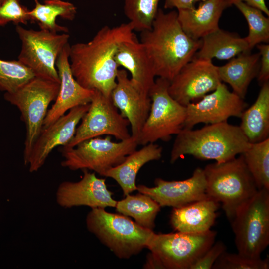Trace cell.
I'll use <instances>...</instances> for the list:
<instances>
[{
	"instance_id": "obj_28",
	"label": "cell",
	"mask_w": 269,
	"mask_h": 269,
	"mask_svg": "<svg viewBox=\"0 0 269 269\" xmlns=\"http://www.w3.org/2000/svg\"><path fill=\"white\" fill-rule=\"evenodd\" d=\"M160 206L149 196L139 193L136 195L128 194L119 201L115 208L123 215L133 218L140 226L153 230L155 220L160 210Z\"/></svg>"
},
{
	"instance_id": "obj_7",
	"label": "cell",
	"mask_w": 269,
	"mask_h": 269,
	"mask_svg": "<svg viewBox=\"0 0 269 269\" xmlns=\"http://www.w3.org/2000/svg\"><path fill=\"white\" fill-rule=\"evenodd\" d=\"M138 145L137 138L132 136L119 142L113 141L109 135L91 138L72 148H62L64 159L61 165L71 170H90L105 176L108 170L122 162Z\"/></svg>"
},
{
	"instance_id": "obj_3",
	"label": "cell",
	"mask_w": 269,
	"mask_h": 269,
	"mask_svg": "<svg viewBox=\"0 0 269 269\" xmlns=\"http://www.w3.org/2000/svg\"><path fill=\"white\" fill-rule=\"evenodd\" d=\"M176 135L170 154L171 163L185 155L222 163L243 153L251 144L240 126L227 122L197 130L183 129Z\"/></svg>"
},
{
	"instance_id": "obj_40",
	"label": "cell",
	"mask_w": 269,
	"mask_h": 269,
	"mask_svg": "<svg viewBox=\"0 0 269 269\" xmlns=\"http://www.w3.org/2000/svg\"><path fill=\"white\" fill-rule=\"evenodd\" d=\"M1 0H0V2Z\"/></svg>"
},
{
	"instance_id": "obj_9",
	"label": "cell",
	"mask_w": 269,
	"mask_h": 269,
	"mask_svg": "<svg viewBox=\"0 0 269 269\" xmlns=\"http://www.w3.org/2000/svg\"><path fill=\"white\" fill-rule=\"evenodd\" d=\"M170 82L158 77L150 89L151 107L137 138L138 145H144L158 140L168 141L172 135L177 134L183 129L186 106L170 95L168 90Z\"/></svg>"
},
{
	"instance_id": "obj_19",
	"label": "cell",
	"mask_w": 269,
	"mask_h": 269,
	"mask_svg": "<svg viewBox=\"0 0 269 269\" xmlns=\"http://www.w3.org/2000/svg\"><path fill=\"white\" fill-rule=\"evenodd\" d=\"M114 105L129 122L131 136L138 138L149 114L151 101L144 93L129 78L127 71L119 69L116 84L111 94Z\"/></svg>"
},
{
	"instance_id": "obj_16",
	"label": "cell",
	"mask_w": 269,
	"mask_h": 269,
	"mask_svg": "<svg viewBox=\"0 0 269 269\" xmlns=\"http://www.w3.org/2000/svg\"><path fill=\"white\" fill-rule=\"evenodd\" d=\"M83 171L79 181H65L59 184L55 193L57 204L65 209L81 206L91 209L115 207L117 201L107 189L105 179L98 178L95 173Z\"/></svg>"
},
{
	"instance_id": "obj_8",
	"label": "cell",
	"mask_w": 269,
	"mask_h": 269,
	"mask_svg": "<svg viewBox=\"0 0 269 269\" xmlns=\"http://www.w3.org/2000/svg\"><path fill=\"white\" fill-rule=\"evenodd\" d=\"M230 223L238 253L261 257L269 244V190H259Z\"/></svg>"
},
{
	"instance_id": "obj_10",
	"label": "cell",
	"mask_w": 269,
	"mask_h": 269,
	"mask_svg": "<svg viewBox=\"0 0 269 269\" xmlns=\"http://www.w3.org/2000/svg\"><path fill=\"white\" fill-rule=\"evenodd\" d=\"M15 30L21 43L18 60L35 76L60 82L56 61L68 43L70 35L67 33L27 29L20 25H16Z\"/></svg>"
},
{
	"instance_id": "obj_30",
	"label": "cell",
	"mask_w": 269,
	"mask_h": 269,
	"mask_svg": "<svg viewBox=\"0 0 269 269\" xmlns=\"http://www.w3.org/2000/svg\"><path fill=\"white\" fill-rule=\"evenodd\" d=\"M159 0H124V13L134 30L150 29L156 17Z\"/></svg>"
},
{
	"instance_id": "obj_24",
	"label": "cell",
	"mask_w": 269,
	"mask_h": 269,
	"mask_svg": "<svg viewBox=\"0 0 269 269\" xmlns=\"http://www.w3.org/2000/svg\"><path fill=\"white\" fill-rule=\"evenodd\" d=\"M260 62L259 53H242L226 64L217 66L220 80L229 84L233 92L244 99L249 84L258 76Z\"/></svg>"
},
{
	"instance_id": "obj_25",
	"label": "cell",
	"mask_w": 269,
	"mask_h": 269,
	"mask_svg": "<svg viewBox=\"0 0 269 269\" xmlns=\"http://www.w3.org/2000/svg\"><path fill=\"white\" fill-rule=\"evenodd\" d=\"M261 85L256 101L240 117V127L251 143L269 137V82Z\"/></svg>"
},
{
	"instance_id": "obj_37",
	"label": "cell",
	"mask_w": 269,
	"mask_h": 269,
	"mask_svg": "<svg viewBox=\"0 0 269 269\" xmlns=\"http://www.w3.org/2000/svg\"><path fill=\"white\" fill-rule=\"evenodd\" d=\"M201 0H165V9L173 8L179 9H191L195 7V4Z\"/></svg>"
},
{
	"instance_id": "obj_36",
	"label": "cell",
	"mask_w": 269,
	"mask_h": 269,
	"mask_svg": "<svg viewBox=\"0 0 269 269\" xmlns=\"http://www.w3.org/2000/svg\"><path fill=\"white\" fill-rule=\"evenodd\" d=\"M256 46L260 55L258 80L262 85L269 80V45L265 43L258 44Z\"/></svg>"
},
{
	"instance_id": "obj_27",
	"label": "cell",
	"mask_w": 269,
	"mask_h": 269,
	"mask_svg": "<svg viewBox=\"0 0 269 269\" xmlns=\"http://www.w3.org/2000/svg\"><path fill=\"white\" fill-rule=\"evenodd\" d=\"M35 6L29 10L30 21L36 22L40 29L54 33H68V29L56 23L58 17L69 21L73 20L77 8L72 3L62 0H45L41 3L34 0Z\"/></svg>"
},
{
	"instance_id": "obj_11",
	"label": "cell",
	"mask_w": 269,
	"mask_h": 269,
	"mask_svg": "<svg viewBox=\"0 0 269 269\" xmlns=\"http://www.w3.org/2000/svg\"><path fill=\"white\" fill-rule=\"evenodd\" d=\"M216 232H177L153 235L147 248L155 255L165 269H189L215 242Z\"/></svg>"
},
{
	"instance_id": "obj_35",
	"label": "cell",
	"mask_w": 269,
	"mask_h": 269,
	"mask_svg": "<svg viewBox=\"0 0 269 269\" xmlns=\"http://www.w3.org/2000/svg\"><path fill=\"white\" fill-rule=\"evenodd\" d=\"M226 250L224 243L218 241L213 244L190 267L189 269H212L216 260Z\"/></svg>"
},
{
	"instance_id": "obj_18",
	"label": "cell",
	"mask_w": 269,
	"mask_h": 269,
	"mask_svg": "<svg viewBox=\"0 0 269 269\" xmlns=\"http://www.w3.org/2000/svg\"><path fill=\"white\" fill-rule=\"evenodd\" d=\"M70 45L63 48L56 61L60 87L55 102L48 110L42 129L49 126L71 109L90 103L94 90L82 86L75 79L69 62Z\"/></svg>"
},
{
	"instance_id": "obj_20",
	"label": "cell",
	"mask_w": 269,
	"mask_h": 269,
	"mask_svg": "<svg viewBox=\"0 0 269 269\" xmlns=\"http://www.w3.org/2000/svg\"><path fill=\"white\" fill-rule=\"evenodd\" d=\"M229 6L227 0H201L197 8L178 10V20L188 36L199 40L219 28L222 12Z\"/></svg>"
},
{
	"instance_id": "obj_4",
	"label": "cell",
	"mask_w": 269,
	"mask_h": 269,
	"mask_svg": "<svg viewBox=\"0 0 269 269\" xmlns=\"http://www.w3.org/2000/svg\"><path fill=\"white\" fill-rule=\"evenodd\" d=\"M208 197L221 203L231 222L238 211L259 190L242 154L203 169Z\"/></svg>"
},
{
	"instance_id": "obj_34",
	"label": "cell",
	"mask_w": 269,
	"mask_h": 269,
	"mask_svg": "<svg viewBox=\"0 0 269 269\" xmlns=\"http://www.w3.org/2000/svg\"><path fill=\"white\" fill-rule=\"evenodd\" d=\"M29 9L20 0H1L0 2V27L9 23L15 25L27 24L30 20Z\"/></svg>"
},
{
	"instance_id": "obj_2",
	"label": "cell",
	"mask_w": 269,
	"mask_h": 269,
	"mask_svg": "<svg viewBox=\"0 0 269 269\" xmlns=\"http://www.w3.org/2000/svg\"><path fill=\"white\" fill-rule=\"evenodd\" d=\"M140 43L152 65L155 76L171 81L194 57L201 40L188 36L182 29L177 12L158 9L150 29L141 32Z\"/></svg>"
},
{
	"instance_id": "obj_32",
	"label": "cell",
	"mask_w": 269,
	"mask_h": 269,
	"mask_svg": "<svg viewBox=\"0 0 269 269\" xmlns=\"http://www.w3.org/2000/svg\"><path fill=\"white\" fill-rule=\"evenodd\" d=\"M34 76L32 71L18 60L0 59V91L14 92Z\"/></svg>"
},
{
	"instance_id": "obj_14",
	"label": "cell",
	"mask_w": 269,
	"mask_h": 269,
	"mask_svg": "<svg viewBox=\"0 0 269 269\" xmlns=\"http://www.w3.org/2000/svg\"><path fill=\"white\" fill-rule=\"evenodd\" d=\"M89 104L75 107L54 123L42 129L29 154L24 161L29 171H38L45 164L52 150L64 147L72 139L77 126L88 111Z\"/></svg>"
},
{
	"instance_id": "obj_33",
	"label": "cell",
	"mask_w": 269,
	"mask_h": 269,
	"mask_svg": "<svg viewBox=\"0 0 269 269\" xmlns=\"http://www.w3.org/2000/svg\"><path fill=\"white\" fill-rule=\"evenodd\" d=\"M268 257L253 258L239 253L223 252L213 264L212 269H268Z\"/></svg>"
},
{
	"instance_id": "obj_31",
	"label": "cell",
	"mask_w": 269,
	"mask_h": 269,
	"mask_svg": "<svg viewBox=\"0 0 269 269\" xmlns=\"http://www.w3.org/2000/svg\"><path fill=\"white\" fill-rule=\"evenodd\" d=\"M246 19L249 27V34L245 39L252 50L261 43L269 42V18L260 9L243 2L234 4Z\"/></svg>"
},
{
	"instance_id": "obj_15",
	"label": "cell",
	"mask_w": 269,
	"mask_h": 269,
	"mask_svg": "<svg viewBox=\"0 0 269 269\" xmlns=\"http://www.w3.org/2000/svg\"><path fill=\"white\" fill-rule=\"evenodd\" d=\"M247 104L221 82L210 94L196 103L186 106L183 129H191L199 123L212 124L227 122L230 117L240 118Z\"/></svg>"
},
{
	"instance_id": "obj_17",
	"label": "cell",
	"mask_w": 269,
	"mask_h": 269,
	"mask_svg": "<svg viewBox=\"0 0 269 269\" xmlns=\"http://www.w3.org/2000/svg\"><path fill=\"white\" fill-rule=\"evenodd\" d=\"M155 186H137L139 193L155 200L160 207L179 208L200 200L208 198L203 169L197 168L192 176L181 181H166L155 179Z\"/></svg>"
},
{
	"instance_id": "obj_6",
	"label": "cell",
	"mask_w": 269,
	"mask_h": 269,
	"mask_svg": "<svg viewBox=\"0 0 269 269\" xmlns=\"http://www.w3.org/2000/svg\"><path fill=\"white\" fill-rule=\"evenodd\" d=\"M59 87V82L34 76L15 91L4 93V99L19 109L25 124L24 161L42 129L48 107L55 100Z\"/></svg>"
},
{
	"instance_id": "obj_13",
	"label": "cell",
	"mask_w": 269,
	"mask_h": 269,
	"mask_svg": "<svg viewBox=\"0 0 269 269\" xmlns=\"http://www.w3.org/2000/svg\"><path fill=\"white\" fill-rule=\"evenodd\" d=\"M221 82L212 60L193 58L170 81L168 90L174 100L186 106L214 91Z\"/></svg>"
},
{
	"instance_id": "obj_26",
	"label": "cell",
	"mask_w": 269,
	"mask_h": 269,
	"mask_svg": "<svg viewBox=\"0 0 269 269\" xmlns=\"http://www.w3.org/2000/svg\"><path fill=\"white\" fill-rule=\"evenodd\" d=\"M200 40L201 46L193 58L228 60L251 51L245 37L242 38L220 28Z\"/></svg>"
},
{
	"instance_id": "obj_5",
	"label": "cell",
	"mask_w": 269,
	"mask_h": 269,
	"mask_svg": "<svg viewBox=\"0 0 269 269\" xmlns=\"http://www.w3.org/2000/svg\"><path fill=\"white\" fill-rule=\"evenodd\" d=\"M87 229L120 259H129L147 246L154 232L125 215L94 208L86 218Z\"/></svg>"
},
{
	"instance_id": "obj_1",
	"label": "cell",
	"mask_w": 269,
	"mask_h": 269,
	"mask_svg": "<svg viewBox=\"0 0 269 269\" xmlns=\"http://www.w3.org/2000/svg\"><path fill=\"white\" fill-rule=\"evenodd\" d=\"M132 25H105L88 42L70 46L69 62L72 74L83 87L111 98L116 84L119 66L116 54L124 43L136 37Z\"/></svg>"
},
{
	"instance_id": "obj_23",
	"label": "cell",
	"mask_w": 269,
	"mask_h": 269,
	"mask_svg": "<svg viewBox=\"0 0 269 269\" xmlns=\"http://www.w3.org/2000/svg\"><path fill=\"white\" fill-rule=\"evenodd\" d=\"M162 152V148L159 145L148 143L127 155L120 164L108 170L105 176L115 180L126 196L137 190L136 178L140 168L150 161L160 159Z\"/></svg>"
},
{
	"instance_id": "obj_29",
	"label": "cell",
	"mask_w": 269,
	"mask_h": 269,
	"mask_svg": "<svg viewBox=\"0 0 269 269\" xmlns=\"http://www.w3.org/2000/svg\"><path fill=\"white\" fill-rule=\"evenodd\" d=\"M259 190H269V137L251 143L242 153Z\"/></svg>"
},
{
	"instance_id": "obj_38",
	"label": "cell",
	"mask_w": 269,
	"mask_h": 269,
	"mask_svg": "<svg viewBox=\"0 0 269 269\" xmlns=\"http://www.w3.org/2000/svg\"><path fill=\"white\" fill-rule=\"evenodd\" d=\"M229 5L232 6L238 2H243L247 4L258 8L269 16V10L267 8L265 0H227Z\"/></svg>"
},
{
	"instance_id": "obj_22",
	"label": "cell",
	"mask_w": 269,
	"mask_h": 269,
	"mask_svg": "<svg viewBox=\"0 0 269 269\" xmlns=\"http://www.w3.org/2000/svg\"><path fill=\"white\" fill-rule=\"evenodd\" d=\"M219 203L208 198L173 208L170 223L177 232L200 233L210 230L217 217Z\"/></svg>"
},
{
	"instance_id": "obj_21",
	"label": "cell",
	"mask_w": 269,
	"mask_h": 269,
	"mask_svg": "<svg viewBox=\"0 0 269 269\" xmlns=\"http://www.w3.org/2000/svg\"><path fill=\"white\" fill-rule=\"evenodd\" d=\"M115 60L131 75V81L142 91L149 94L155 82V75L146 51L136 36L123 43L119 48Z\"/></svg>"
},
{
	"instance_id": "obj_12",
	"label": "cell",
	"mask_w": 269,
	"mask_h": 269,
	"mask_svg": "<svg viewBox=\"0 0 269 269\" xmlns=\"http://www.w3.org/2000/svg\"><path fill=\"white\" fill-rule=\"evenodd\" d=\"M81 121L72 139L62 148H72L83 141L104 135L113 136L119 141L131 136L129 121L119 113L111 98L97 90H94L89 109Z\"/></svg>"
},
{
	"instance_id": "obj_39",
	"label": "cell",
	"mask_w": 269,
	"mask_h": 269,
	"mask_svg": "<svg viewBox=\"0 0 269 269\" xmlns=\"http://www.w3.org/2000/svg\"><path fill=\"white\" fill-rule=\"evenodd\" d=\"M144 268L165 269L160 260L155 255L151 252L147 256L146 263L144 265Z\"/></svg>"
}]
</instances>
